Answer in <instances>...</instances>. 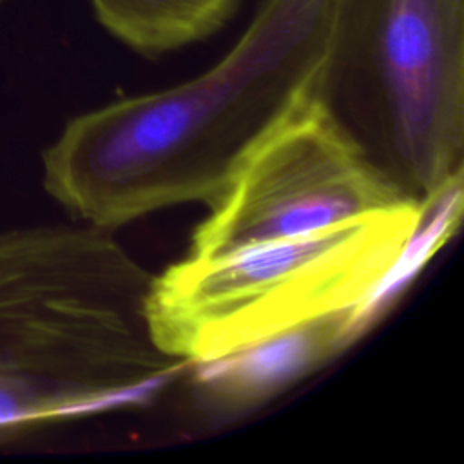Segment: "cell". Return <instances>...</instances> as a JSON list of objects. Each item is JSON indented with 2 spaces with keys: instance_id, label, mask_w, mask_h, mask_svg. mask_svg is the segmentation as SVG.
Returning <instances> with one entry per match:
<instances>
[{
  "instance_id": "obj_1",
  "label": "cell",
  "mask_w": 464,
  "mask_h": 464,
  "mask_svg": "<svg viewBox=\"0 0 464 464\" xmlns=\"http://www.w3.org/2000/svg\"><path fill=\"white\" fill-rule=\"evenodd\" d=\"M334 0H259L234 47L169 89L71 118L44 150V188L78 223L212 207L285 118L321 96Z\"/></svg>"
},
{
  "instance_id": "obj_2",
  "label": "cell",
  "mask_w": 464,
  "mask_h": 464,
  "mask_svg": "<svg viewBox=\"0 0 464 464\" xmlns=\"http://www.w3.org/2000/svg\"><path fill=\"white\" fill-rule=\"evenodd\" d=\"M152 277L92 225L0 232V446L145 404L188 370L154 341Z\"/></svg>"
},
{
  "instance_id": "obj_3",
  "label": "cell",
  "mask_w": 464,
  "mask_h": 464,
  "mask_svg": "<svg viewBox=\"0 0 464 464\" xmlns=\"http://www.w3.org/2000/svg\"><path fill=\"white\" fill-rule=\"evenodd\" d=\"M408 205L216 257L185 256L152 277L156 344L188 366L310 321L390 301L451 232L460 212Z\"/></svg>"
},
{
  "instance_id": "obj_4",
  "label": "cell",
  "mask_w": 464,
  "mask_h": 464,
  "mask_svg": "<svg viewBox=\"0 0 464 464\" xmlns=\"http://www.w3.org/2000/svg\"><path fill=\"white\" fill-rule=\"evenodd\" d=\"M321 96L415 203L460 198L464 0H334Z\"/></svg>"
},
{
  "instance_id": "obj_5",
  "label": "cell",
  "mask_w": 464,
  "mask_h": 464,
  "mask_svg": "<svg viewBox=\"0 0 464 464\" xmlns=\"http://www.w3.org/2000/svg\"><path fill=\"white\" fill-rule=\"evenodd\" d=\"M408 205L419 203L317 96L245 158L194 228L187 256H225Z\"/></svg>"
},
{
  "instance_id": "obj_6",
  "label": "cell",
  "mask_w": 464,
  "mask_h": 464,
  "mask_svg": "<svg viewBox=\"0 0 464 464\" xmlns=\"http://www.w3.org/2000/svg\"><path fill=\"white\" fill-rule=\"evenodd\" d=\"M388 301L361 303L290 332L192 364L198 404L219 419L250 413L346 352L375 323Z\"/></svg>"
},
{
  "instance_id": "obj_7",
  "label": "cell",
  "mask_w": 464,
  "mask_h": 464,
  "mask_svg": "<svg viewBox=\"0 0 464 464\" xmlns=\"http://www.w3.org/2000/svg\"><path fill=\"white\" fill-rule=\"evenodd\" d=\"M98 24L145 58H160L210 38L241 0H89Z\"/></svg>"
},
{
  "instance_id": "obj_8",
  "label": "cell",
  "mask_w": 464,
  "mask_h": 464,
  "mask_svg": "<svg viewBox=\"0 0 464 464\" xmlns=\"http://www.w3.org/2000/svg\"><path fill=\"white\" fill-rule=\"evenodd\" d=\"M2 2H4V0H0V4H2Z\"/></svg>"
}]
</instances>
